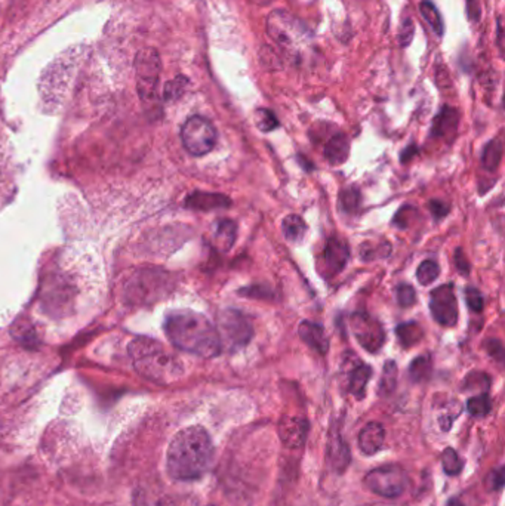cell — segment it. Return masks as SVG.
Listing matches in <instances>:
<instances>
[{
	"label": "cell",
	"instance_id": "obj_29",
	"mask_svg": "<svg viewBox=\"0 0 505 506\" xmlns=\"http://www.w3.org/2000/svg\"><path fill=\"white\" fill-rule=\"evenodd\" d=\"M490 407H492L490 398L486 394L471 397L467 402V410H469L470 415L474 416V418L486 416L487 413L490 411Z\"/></svg>",
	"mask_w": 505,
	"mask_h": 506
},
{
	"label": "cell",
	"instance_id": "obj_28",
	"mask_svg": "<svg viewBox=\"0 0 505 506\" xmlns=\"http://www.w3.org/2000/svg\"><path fill=\"white\" fill-rule=\"evenodd\" d=\"M410 378L415 382L425 381L431 375V360L430 357H418L409 367Z\"/></svg>",
	"mask_w": 505,
	"mask_h": 506
},
{
	"label": "cell",
	"instance_id": "obj_19",
	"mask_svg": "<svg viewBox=\"0 0 505 506\" xmlns=\"http://www.w3.org/2000/svg\"><path fill=\"white\" fill-rule=\"evenodd\" d=\"M237 235V225L231 219H224L215 230V243L220 250L227 252L233 247Z\"/></svg>",
	"mask_w": 505,
	"mask_h": 506
},
{
	"label": "cell",
	"instance_id": "obj_38",
	"mask_svg": "<svg viewBox=\"0 0 505 506\" xmlns=\"http://www.w3.org/2000/svg\"><path fill=\"white\" fill-rule=\"evenodd\" d=\"M455 261H457V268H458V271H459L461 274H469V271H470V264H469L467 259H465V257H464V253H462L461 249L457 250Z\"/></svg>",
	"mask_w": 505,
	"mask_h": 506
},
{
	"label": "cell",
	"instance_id": "obj_12",
	"mask_svg": "<svg viewBox=\"0 0 505 506\" xmlns=\"http://www.w3.org/2000/svg\"><path fill=\"white\" fill-rule=\"evenodd\" d=\"M350 258L349 246L345 245L342 240L337 237H330L323 250V261L322 265L325 266V274L328 277L335 275L344 270Z\"/></svg>",
	"mask_w": 505,
	"mask_h": 506
},
{
	"label": "cell",
	"instance_id": "obj_13",
	"mask_svg": "<svg viewBox=\"0 0 505 506\" xmlns=\"http://www.w3.org/2000/svg\"><path fill=\"white\" fill-rule=\"evenodd\" d=\"M298 335L301 341L309 345L311 350L317 351L318 354H328L329 351V338L325 327L318 323L310 322V320H304L299 323L298 327Z\"/></svg>",
	"mask_w": 505,
	"mask_h": 506
},
{
	"label": "cell",
	"instance_id": "obj_5",
	"mask_svg": "<svg viewBox=\"0 0 505 506\" xmlns=\"http://www.w3.org/2000/svg\"><path fill=\"white\" fill-rule=\"evenodd\" d=\"M181 139L191 156L201 157L214 150L218 135L217 129L208 118L202 116H191L182 125Z\"/></svg>",
	"mask_w": 505,
	"mask_h": 506
},
{
	"label": "cell",
	"instance_id": "obj_9",
	"mask_svg": "<svg viewBox=\"0 0 505 506\" xmlns=\"http://www.w3.org/2000/svg\"><path fill=\"white\" fill-rule=\"evenodd\" d=\"M137 80L138 90L142 100H150L154 97V92L161 74V60L157 52L153 49H144L137 55Z\"/></svg>",
	"mask_w": 505,
	"mask_h": 506
},
{
	"label": "cell",
	"instance_id": "obj_21",
	"mask_svg": "<svg viewBox=\"0 0 505 506\" xmlns=\"http://www.w3.org/2000/svg\"><path fill=\"white\" fill-rule=\"evenodd\" d=\"M282 230L285 237L289 240L290 243H298L304 238L305 230H307V225H305L304 219L298 215H288L282 222Z\"/></svg>",
	"mask_w": 505,
	"mask_h": 506
},
{
	"label": "cell",
	"instance_id": "obj_25",
	"mask_svg": "<svg viewBox=\"0 0 505 506\" xmlns=\"http://www.w3.org/2000/svg\"><path fill=\"white\" fill-rule=\"evenodd\" d=\"M442 466L447 475H458L464 468V460L454 449L447 447L442 453Z\"/></svg>",
	"mask_w": 505,
	"mask_h": 506
},
{
	"label": "cell",
	"instance_id": "obj_22",
	"mask_svg": "<svg viewBox=\"0 0 505 506\" xmlns=\"http://www.w3.org/2000/svg\"><path fill=\"white\" fill-rule=\"evenodd\" d=\"M419 12H421L422 18L427 21L429 25L431 27V30L438 37H442L445 33V25H443V20H442V15H440V12H438V9L431 2H429V0H425V2H422L419 5Z\"/></svg>",
	"mask_w": 505,
	"mask_h": 506
},
{
	"label": "cell",
	"instance_id": "obj_34",
	"mask_svg": "<svg viewBox=\"0 0 505 506\" xmlns=\"http://www.w3.org/2000/svg\"><path fill=\"white\" fill-rule=\"evenodd\" d=\"M414 21L412 18H405L400 24V29H398V42H400L402 48H406L410 42L412 37H414Z\"/></svg>",
	"mask_w": 505,
	"mask_h": 506
},
{
	"label": "cell",
	"instance_id": "obj_7",
	"mask_svg": "<svg viewBox=\"0 0 505 506\" xmlns=\"http://www.w3.org/2000/svg\"><path fill=\"white\" fill-rule=\"evenodd\" d=\"M218 335L221 345H225L230 350L243 348L254 336L248 318L237 310L227 308L218 315Z\"/></svg>",
	"mask_w": 505,
	"mask_h": 506
},
{
	"label": "cell",
	"instance_id": "obj_23",
	"mask_svg": "<svg viewBox=\"0 0 505 506\" xmlns=\"http://www.w3.org/2000/svg\"><path fill=\"white\" fill-rule=\"evenodd\" d=\"M502 158V144L499 139L490 141L483 150L482 165L486 170H497Z\"/></svg>",
	"mask_w": 505,
	"mask_h": 506
},
{
	"label": "cell",
	"instance_id": "obj_27",
	"mask_svg": "<svg viewBox=\"0 0 505 506\" xmlns=\"http://www.w3.org/2000/svg\"><path fill=\"white\" fill-rule=\"evenodd\" d=\"M438 274H440V268H438L437 262L431 261V259L424 261L417 270V278H418V282L422 286L431 285L434 280L438 277Z\"/></svg>",
	"mask_w": 505,
	"mask_h": 506
},
{
	"label": "cell",
	"instance_id": "obj_20",
	"mask_svg": "<svg viewBox=\"0 0 505 506\" xmlns=\"http://www.w3.org/2000/svg\"><path fill=\"white\" fill-rule=\"evenodd\" d=\"M372 376V369L368 364H361L353 369L350 376V392L357 398L362 399L366 394V386Z\"/></svg>",
	"mask_w": 505,
	"mask_h": 506
},
{
	"label": "cell",
	"instance_id": "obj_14",
	"mask_svg": "<svg viewBox=\"0 0 505 506\" xmlns=\"http://www.w3.org/2000/svg\"><path fill=\"white\" fill-rule=\"evenodd\" d=\"M326 453H328V462L332 470H335L338 474H342L345 470H347L351 456L349 446L342 442L339 432L337 434L330 432Z\"/></svg>",
	"mask_w": 505,
	"mask_h": 506
},
{
	"label": "cell",
	"instance_id": "obj_11",
	"mask_svg": "<svg viewBox=\"0 0 505 506\" xmlns=\"http://www.w3.org/2000/svg\"><path fill=\"white\" fill-rule=\"evenodd\" d=\"M309 434V422L299 416H283L278 422V437L289 449H299Z\"/></svg>",
	"mask_w": 505,
	"mask_h": 506
},
{
	"label": "cell",
	"instance_id": "obj_31",
	"mask_svg": "<svg viewBox=\"0 0 505 506\" xmlns=\"http://www.w3.org/2000/svg\"><path fill=\"white\" fill-rule=\"evenodd\" d=\"M255 125L261 132H271L278 128V120L271 110L258 109L255 110Z\"/></svg>",
	"mask_w": 505,
	"mask_h": 506
},
{
	"label": "cell",
	"instance_id": "obj_15",
	"mask_svg": "<svg viewBox=\"0 0 505 506\" xmlns=\"http://www.w3.org/2000/svg\"><path fill=\"white\" fill-rule=\"evenodd\" d=\"M231 198L220 193H202L196 191L185 200V206L194 210H212V209H229Z\"/></svg>",
	"mask_w": 505,
	"mask_h": 506
},
{
	"label": "cell",
	"instance_id": "obj_39",
	"mask_svg": "<svg viewBox=\"0 0 505 506\" xmlns=\"http://www.w3.org/2000/svg\"><path fill=\"white\" fill-rule=\"evenodd\" d=\"M446 506H464V505H462L458 499L454 498V499H449V500H447V505H446Z\"/></svg>",
	"mask_w": 505,
	"mask_h": 506
},
{
	"label": "cell",
	"instance_id": "obj_10",
	"mask_svg": "<svg viewBox=\"0 0 505 506\" xmlns=\"http://www.w3.org/2000/svg\"><path fill=\"white\" fill-rule=\"evenodd\" d=\"M430 311L438 324L452 327L458 323V302L454 286H438L430 293Z\"/></svg>",
	"mask_w": 505,
	"mask_h": 506
},
{
	"label": "cell",
	"instance_id": "obj_37",
	"mask_svg": "<svg viewBox=\"0 0 505 506\" xmlns=\"http://www.w3.org/2000/svg\"><path fill=\"white\" fill-rule=\"evenodd\" d=\"M489 484L494 490H501L504 486V470L492 472L489 477Z\"/></svg>",
	"mask_w": 505,
	"mask_h": 506
},
{
	"label": "cell",
	"instance_id": "obj_6",
	"mask_svg": "<svg viewBox=\"0 0 505 506\" xmlns=\"http://www.w3.org/2000/svg\"><path fill=\"white\" fill-rule=\"evenodd\" d=\"M365 486L382 498L400 496L408 486V474L398 465H382L370 470L365 477Z\"/></svg>",
	"mask_w": 505,
	"mask_h": 506
},
{
	"label": "cell",
	"instance_id": "obj_18",
	"mask_svg": "<svg viewBox=\"0 0 505 506\" xmlns=\"http://www.w3.org/2000/svg\"><path fill=\"white\" fill-rule=\"evenodd\" d=\"M458 111L455 109H450V107H445L440 111L434 122H433V135L436 137H446L450 133H455L458 128Z\"/></svg>",
	"mask_w": 505,
	"mask_h": 506
},
{
	"label": "cell",
	"instance_id": "obj_30",
	"mask_svg": "<svg viewBox=\"0 0 505 506\" xmlns=\"http://www.w3.org/2000/svg\"><path fill=\"white\" fill-rule=\"evenodd\" d=\"M339 207L347 213H354L361 206V193L356 189H345L339 193Z\"/></svg>",
	"mask_w": 505,
	"mask_h": 506
},
{
	"label": "cell",
	"instance_id": "obj_3",
	"mask_svg": "<svg viewBox=\"0 0 505 506\" xmlns=\"http://www.w3.org/2000/svg\"><path fill=\"white\" fill-rule=\"evenodd\" d=\"M129 355L140 375L157 383H169L182 373L178 358L168 353L161 342L147 336L129 343Z\"/></svg>",
	"mask_w": 505,
	"mask_h": 506
},
{
	"label": "cell",
	"instance_id": "obj_16",
	"mask_svg": "<svg viewBox=\"0 0 505 506\" xmlns=\"http://www.w3.org/2000/svg\"><path fill=\"white\" fill-rule=\"evenodd\" d=\"M385 442L384 426L378 422H370L361 431L358 435V447L366 456L375 455L381 450Z\"/></svg>",
	"mask_w": 505,
	"mask_h": 506
},
{
	"label": "cell",
	"instance_id": "obj_17",
	"mask_svg": "<svg viewBox=\"0 0 505 506\" xmlns=\"http://www.w3.org/2000/svg\"><path fill=\"white\" fill-rule=\"evenodd\" d=\"M349 154L350 141L344 133H338V135L332 137L325 146V157L330 165H342L345 160L349 158Z\"/></svg>",
	"mask_w": 505,
	"mask_h": 506
},
{
	"label": "cell",
	"instance_id": "obj_26",
	"mask_svg": "<svg viewBox=\"0 0 505 506\" xmlns=\"http://www.w3.org/2000/svg\"><path fill=\"white\" fill-rule=\"evenodd\" d=\"M397 383V367L394 362H389L385 363L384 366V373L381 378V383H379V394L381 395H389L394 391Z\"/></svg>",
	"mask_w": 505,
	"mask_h": 506
},
{
	"label": "cell",
	"instance_id": "obj_2",
	"mask_svg": "<svg viewBox=\"0 0 505 506\" xmlns=\"http://www.w3.org/2000/svg\"><path fill=\"white\" fill-rule=\"evenodd\" d=\"M165 333L177 348L202 358L221 354L222 345L217 326L194 311L172 313L165 320Z\"/></svg>",
	"mask_w": 505,
	"mask_h": 506
},
{
	"label": "cell",
	"instance_id": "obj_8",
	"mask_svg": "<svg viewBox=\"0 0 505 506\" xmlns=\"http://www.w3.org/2000/svg\"><path fill=\"white\" fill-rule=\"evenodd\" d=\"M354 338L369 353H378L385 342L382 326L366 313H354L350 318Z\"/></svg>",
	"mask_w": 505,
	"mask_h": 506
},
{
	"label": "cell",
	"instance_id": "obj_24",
	"mask_svg": "<svg viewBox=\"0 0 505 506\" xmlns=\"http://www.w3.org/2000/svg\"><path fill=\"white\" fill-rule=\"evenodd\" d=\"M396 331L398 335V341H400L403 346L415 345L422 338V330L417 323H405L402 326H398Z\"/></svg>",
	"mask_w": 505,
	"mask_h": 506
},
{
	"label": "cell",
	"instance_id": "obj_36",
	"mask_svg": "<svg viewBox=\"0 0 505 506\" xmlns=\"http://www.w3.org/2000/svg\"><path fill=\"white\" fill-rule=\"evenodd\" d=\"M430 210H431V213L436 218H443L446 213L449 212V207L443 202H438V200H431Z\"/></svg>",
	"mask_w": 505,
	"mask_h": 506
},
{
	"label": "cell",
	"instance_id": "obj_1",
	"mask_svg": "<svg viewBox=\"0 0 505 506\" xmlns=\"http://www.w3.org/2000/svg\"><path fill=\"white\" fill-rule=\"evenodd\" d=\"M214 460V443L202 426L180 431L168 447L166 470L178 481L201 478Z\"/></svg>",
	"mask_w": 505,
	"mask_h": 506
},
{
	"label": "cell",
	"instance_id": "obj_4",
	"mask_svg": "<svg viewBox=\"0 0 505 506\" xmlns=\"http://www.w3.org/2000/svg\"><path fill=\"white\" fill-rule=\"evenodd\" d=\"M267 33L289 58L301 60L313 42V33L304 21L283 9H276L270 13Z\"/></svg>",
	"mask_w": 505,
	"mask_h": 506
},
{
	"label": "cell",
	"instance_id": "obj_33",
	"mask_svg": "<svg viewBox=\"0 0 505 506\" xmlns=\"http://www.w3.org/2000/svg\"><path fill=\"white\" fill-rule=\"evenodd\" d=\"M465 301H467V305L474 313H482L483 311V296L482 293L478 292L474 287H467L465 289Z\"/></svg>",
	"mask_w": 505,
	"mask_h": 506
},
{
	"label": "cell",
	"instance_id": "obj_32",
	"mask_svg": "<svg viewBox=\"0 0 505 506\" xmlns=\"http://www.w3.org/2000/svg\"><path fill=\"white\" fill-rule=\"evenodd\" d=\"M397 302L402 308H409V306L417 302V292L408 283H402L397 286Z\"/></svg>",
	"mask_w": 505,
	"mask_h": 506
},
{
	"label": "cell",
	"instance_id": "obj_35",
	"mask_svg": "<svg viewBox=\"0 0 505 506\" xmlns=\"http://www.w3.org/2000/svg\"><path fill=\"white\" fill-rule=\"evenodd\" d=\"M185 85H187V78H184V77H180V78L174 80V82H170L166 86V98L181 95V92L184 90Z\"/></svg>",
	"mask_w": 505,
	"mask_h": 506
}]
</instances>
